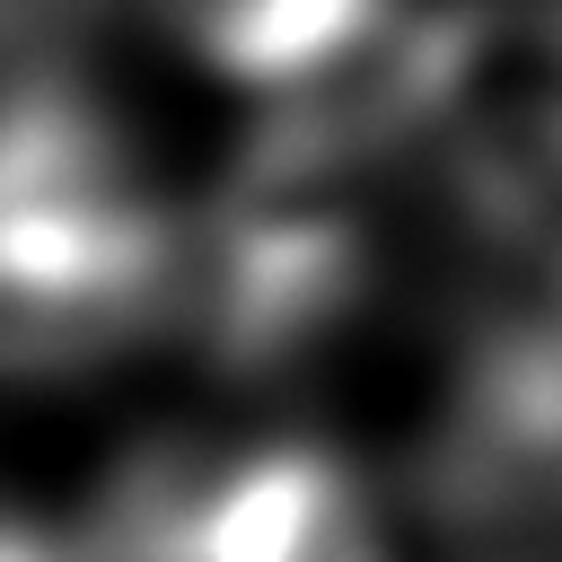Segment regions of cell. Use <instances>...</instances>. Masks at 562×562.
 I'll list each match as a JSON object with an SVG mask.
<instances>
[{
  "label": "cell",
  "mask_w": 562,
  "mask_h": 562,
  "mask_svg": "<svg viewBox=\"0 0 562 562\" xmlns=\"http://www.w3.org/2000/svg\"><path fill=\"white\" fill-rule=\"evenodd\" d=\"M413 132L492 246L562 299V0L439 9Z\"/></svg>",
  "instance_id": "277c9868"
},
{
  "label": "cell",
  "mask_w": 562,
  "mask_h": 562,
  "mask_svg": "<svg viewBox=\"0 0 562 562\" xmlns=\"http://www.w3.org/2000/svg\"><path fill=\"white\" fill-rule=\"evenodd\" d=\"M0 281L18 360L132 342L158 307L184 299V228L158 211L132 140L44 61H26L9 97Z\"/></svg>",
  "instance_id": "6da1fadb"
},
{
  "label": "cell",
  "mask_w": 562,
  "mask_h": 562,
  "mask_svg": "<svg viewBox=\"0 0 562 562\" xmlns=\"http://www.w3.org/2000/svg\"><path fill=\"white\" fill-rule=\"evenodd\" d=\"M18 562H386V527L334 448L263 439L132 465L79 536L44 544L26 527Z\"/></svg>",
  "instance_id": "3957f363"
},
{
  "label": "cell",
  "mask_w": 562,
  "mask_h": 562,
  "mask_svg": "<svg viewBox=\"0 0 562 562\" xmlns=\"http://www.w3.org/2000/svg\"><path fill=\"white\" fill-rule=\"evenodd\" d=\"M369 149L360 132H290L263 123L255 158L184 237V307L228 360H299L316 351L369 290Z\"/></svg>",
  "instance_id": "7a4b0ae2"
}]
</instances>
